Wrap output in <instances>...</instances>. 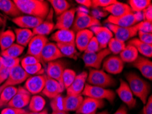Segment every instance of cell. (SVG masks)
Masks as SVG:
<instances>
[{
  "instance_id": "obj_48",
  "label": "cell",
  "mask_w": 152,
  "mask_h": 114,
  "mask_svg": "<svg viewBox=\"0 0 152 114\" xmlns=\"http://www.w3.org/2000/svg\"><path fill=\"white\" fill-rule=\"evenodd\" d=\"M116 0H91V8H104L111 4L115 3Z\"/></svg>"
},
{
  "instance_id": "obj_14",
  "label": "cell",
  "mask_w": 152,
  "mask_h": 114,
  "mask_svg": "<svg viewBox=\"0 0 152 114\" xmlns=\"http://www.w3.org/2000/svg\"><path fill=\"white\" fill-rule=\"evenodd\" d=\"M48 43L49 39L47 38V36H34L28 44L27 55L38 58L41 62V53L44 47Z\"/></svg>"
},
{
  "instance_id": "obj_9",
  "label": "cell",
  "mask_w": 152,
  "mask_h": 114,
  "mask_svg": "<svg viewBox=\"0 0 152 114\" xmlns=\"http://www.w3.org/2000/svg\"><path fill=\"white\" fill-rule=\"evenodd\" d=\"M107 27L112 32L114 36L113 38L118 40L124 42V43L134 38L138 34L137 30L136 29L134 26L122 27L113 24H107Z\"/></svg>"
},
{
  "instance_id": "obj_36",
  "label": "cell",
  "mask_w": 152,
  "mask_h": 114,
  "mask_svg": "<svg viewBox=\"0 0 152 114\" xmlns=\"http://www.w3.org/2000/svg\"><path fill=\"white\" fill-rule=\"evenodd\" d=\"M128 4L132 13H141L152 4L151 0H128Z\"/></svg>"
},
{
  "instance_id": "obj_32",
  "label": "cell",
  "mask_w": 152,
  "mask_h": 114,
  "mask_svg": "<svg viewBox=\"0 0 152 114\" xmlns=\"http://www.w3.org/2000/svg\"><path fill=\"white\" fill-rule=\"evenodd\" d=\"M15 42V32L11 29L0 31V49L1 51L6 50Z\"/></svg>"
},
{
  "instance_id": "obj_51",
  "label": "cell",
  "mask_w": 152,
  "mask_h": 114,
  "mask_svg": "<svg viewBox=\"0 0 152 114\" xmlns=\"http://www.w3.org/2000/svg\"><path fill=\"white\" fill-rule=\"evenodd\" d=\"M143 114H152V96H149L142 109Z\"/></svg>"
},
{
  "instance_id": "obj_46",
  "label": "cell",
  "mask_w": 152,
  "mask_h": 114,
  "mask_svg": "<svg viewBox=\"0 0 152 114\" xmlns=\"http://www.w3.org/2000/svg\"><path fill=\"white\" fill-rule=\"evenodd\" d=\"M101 50L100 48V45L97 40V39L96 38L95 36H94L91 38V40L89 41V43L87 45L86 49L84 51L85 53H96L98 52L99 51Z\"/></svg>"
},
{
  "instance_id": "obj_33",
  "label": "cell",
  "mask_w": 152,
  "mask_h": 114,
  "mask_svg": "<svg viewBox=\"0 0 152 114\" xmlns=\"http://www.w3.org/2000/svg\"><path fill=\"white\" fill-rule=\"evenodd\" d=\"M119 57L124 63H132L139 57V53L134 46L127 45L119 53Z\"/></svg>"
},
{
  "instance_id": "obj_35",
  "label": "cell",
  "mask_w": 152,
  "mask_h": 114,
  "mask_svg": "<svg viewBox=\"0 0 152 114\" xmlns=\"http://www.w3.org/2000/svg\"><path fill=\"white\" fill-rule=\"evenodd\" d=\"M48 2L51 5L53 11L57 17L70 8V4L66 0H50Z\"/></svg>"
},
{
  "instance_id": "obj_42",
  "label": "cell",
  "mask_w": 152,
  "mask_h": 114,
  "mask_svg": "<svg viewBox=\"0 0 152 114\" xmlns=\"http://www.w3.org/2000/svg\"><path fill=\"white\" fill-rule=\"evenodd\" d=\"M23 69L29 76L40 75V74H45V69L41 63L31 65V66H25L23 67Z\"/></svg>"
},
{
  "instance_id": "obj_50",
  "label": "cell",
  "mask_w": 152,
  "mask_h": 114,
  "mask_svg": "<svg viewBox=\"0 0 152 114\" xmlns=\"http://www.w3.org/2000/svg\"><path fill=\"white\" fill-rule=\"evenodd\" d=\"M143 21L152 23V4L142 12Z\"/></svg>"
},
{
  "instance_id": "obj_26",
  "label": "cell",
  "mask_w": 152,
  "mask_h": 114,
  "mask_svg": "<svg viewBox=\"0 0 152 114\" xmlns=\"http://www.w3.org/2000/svg\"><path fill=\"white\" fill-rule=\"evenodd\" d=\"M94 37V34L90 29H83L75 33V45L76 48L80 52L85 51L89 41Z\"/></svg>"
},
{
  "instance_id": "obj_37",
  "label": "cell",
  "mask_w": 152,
  "mask_h": 114,
  "mask_svg": "<svg viewBox=\"0 0 152 114\" xmlns=\"http://www.w3.org/2000/svg\"><path fill=\"white\" fill-rule=\"evenodd\" d=\"M25 47L23 46L18 45L17 43H14L7 49L1 52V56L14 58L19 57L20 55H21L23 53Z\"/></svg>"
},
{
  "instance_id": "obj_25",
  "label": "cell",
  "mask_w": 152,
  "mask_h": 114,
  "mask_svg": "<svg viewBox=\"0 0 152 114\" xmlns=\"http://www.w3.org/2000/svg\"><path fill=\"white\" fill-rule=\"evenodd\" d=\"M50 39L56 44L75 45V32L72 29L57 30L50 36Z\"/></svg>"
},
{
  "instance_id": "obj_39",
  "label": "cell",
  "mask_w": 152,
  "mask_h": 114,
  "mask_svg": "<svg viewBox=\"0 0 152 114\" xmlns=\"http://www.w3.org/2000/svg\"><path fill=\"white\" fill-rule=\"evenodd\" d=\"M126 43L118 40L115 38H112L109 42L107 45V49L110 51V53L114 55L119 54L126 47Z\"/></svg>"
},
{
  "instance_id": "obj_44",
  "label": "cell",
  "mask_w": 152,
  "mask_h": 114,
  "mask_svg": "<svg viewBox=\"0 0 152 114\" xmlns=\"http://www.w3.org/2000/svg\"><path fill=\"white\" fill-rule=\"evenodd\" d=\"M137 32H145V33H151L152 32V23L146 21H141L134 25Z\"/></svg>"
},
{
  "instance_id": "obj_40",
  "label": "cell",
  "mask_w": 152,
  "mask_h": 114,
  "mask_svg": "<svg viewBox=\"0 0 152 114\" xmlns=\"http://www.w3.org/2000/svg\"><path fill=\"white\" fill-rule=\"evenodd\" d=\"M18 91V88L15 86H9L6 87L1 90L0 92V99L1 101L7 105L9 102L11 101V99L15 96L16 93Z\"/></svg>"
},
{
  "instance_id": "obj_57",
  "label": "cell",
  "mask_w": 152,
  "mask_h": 114,
  "mask_svg": "<svg viewBox=\"0 0 152 114\" xmlns=\"http://www.w3.org/2000/svg\"><path fill=\"white\" fill-rule=\"evenodd\" d=\"M29 114H49V113H48L47 110H43L42 111H40V112H36V113L29 112Z\"/></svg>"
},
{
  "instance_id": "obj_24",
  "label": "cell",
  "mask_w": 152,
  "mask_h": 114,
  "mask_svg": "<svg viewBox=\"0 0 152 114\" xmlns=\"http://www.w3.org/2000/svg\"><path fill=\"white\" fill-rule=\"evenodd\" d=\"M132 66L137 68L142 74V75L148 79L149 80L152 79V62L149 58L143 56H139L134 62L132 63Z\"/></svg>"
},
{
  "instance_id": "obj_27",
  "label": "cell",
  "mask_w": 152,
  "mask_h": 114,
  "mask_svg": "<svg viewBox=\"0 0 152 114\" xmlns=\"http://www.w3.org/2000/svg\"><path fill=\"white\" fill-rule=\"evenodd\" d=\"M103 9L113 17H120L128 13H132L128 4L122 3L118 1Z\"/></svg>"
},
{
  "instance_id": "obj_55",
  "label": "cell",
  "mask_w": 152,
  "mask_h": 114,
  "mask_svg": "<svg viewBox=\"0 0 152 114\" xmlns=\"http://www.w3.org/2000/svg\"><path fill=\"white\" fill-rule=\"evenodd\" d=\"M113 114H128L127 107L125 104H122Z\"/></svg>"
},
{
  "instance_id": "obj_10",
  "label": "cell",
  "mask_w": 152,
  "mask_h": 114,
  "mask_svg": "<svg viewBox=\"0 0 152 114\" xmlns=\"http://www.w3.org/2000/svg\"><path fill=\"white\" fill-rule=\"evenodd\" d=\"M116 94L127 107L130 109L135 107L137 100L134 99L128 84L125 81L120 79L119 88L116 90Z\"/></svg>"
},
{
  "instance_id": "obj_58",
  "label": "cell",
  "mask_w": 152,
  "mask_h": 114,
  "mask_svg": "<svg viewBox=\"0 0 152 114\" xmlns=\"http://www.w3.org/2000/svg\"><path fill=\"white\" fill-rule=\"evenodd\" d=\"M4 18H2L1 16H0V27H1L2 25H4Z\"/></svg>"
},
{
  "instance_id": "obj_59",
  "label": "cell",
  "mask_w": 152,
  "mask_h": 114,
  "mask_svg": "<svg viewBox=\"0 0 152 114\" xmlns=\"http://www.w3.org/2000/svg\"><path fill=\"white\" fill-rule=\"evenodd\" d=\"M4 106H6V104H4L3 102L1 101V99H0V108H1V107H3Z\"/></svg>"
},
{
  "instance_id": "obj_21",
  "label": "cell",
  "mask_w": 152,
  "mask_h": 114,
  "mask_svg": "<svg viewBox=\"0 0 152 114\" xmlns=\"http://www.w3.org/2000/svg\"><path fill=\"white\" fill-rule=\"evenodd\" d=\"M87 72L83 71L79 74H77L75 80L72 84L66 89L67 95L71 96H79L82 95V92L83 91L85 85L86 84L87 78Z\"/></svg>"
},
{
  "instance_id": "obj_6",
  "label": "cell",
  "mask_w": 152,
  "mask_h": 114,
  "mask_svg": "<svg viewBox=\"0 0 152 114\" xmlns=\"http://www.w3.org/2000/svg\"><path fill=\"white\" fill-rule=\"evenodd\" d=\"M110 51L107 48L101 49L96 53H84L82 59L85 67L92 68L93 69H100L104 60L110 55Z\"/></svg>"
},
{
  "instance_id": "obj_63",
  "label": "cell",
  "mask_w": 152,
  "mask_h": 114,
  "mask_svg": "<svg viewBox=\"0 0 152 114\" xmlns=\"http://www.w3.org/2000/svg\"><path fill=\"white\" fill-rule=\"evenodd\" d=\"M92 114H96V113H92Z\"/></svg>"
},
{
  "instance_id": "obj_54",
  "label": "cell",
  "mask_w": 152,
  "mask_h": 114,
  "mask_svg": "<svg viewBox=\"0 0 152 114\" xmlns=\"http://www.w3.org/2000/svg\"><path fill=\"white\" fill-rule=\"evenodd\" d=\"M76 2L87 8H91V0H76Z\"/></svg>"
},
{
  "instance_id": "obj_11",
  "label": "cell",
  "mask_w": 152,
  "mask_h": 114,
  "mask_svg": "<svg viewBox=\"0 0 152 114\" xmlns=\"http://www.w3.org/2000/svg\"><path fill=\"white\" fill-rule=\"evenodd\" d=\"M124 67V62L117 55H109L102 62L103 71L109 74H120Z\"/></svg>"
},
{
  "instance_id": "obj_61",
  "label": "cell",
  "mask_w": 152,
  "mask_h": 114,
  "mask_svg": "<svg viewBox=\"0 0 152 114\" xmlns=\"http://www.w3.org/2000/svg\"><path fill=\"white\" fill-rule=\"evenodd\" d=\"M2 68V64H1V56L0 55V70Z\"/></svg>"
},
{
  "instance_id": "obj_64",
  "label": "cell",
  "mask_w": 152,
  "mask_h": 114,
  "mask_svg": "<svg viewBox=\"0 0 152 114\" xmlns=\"http://www.w3.org/2000/svg\"><path fill=\"white\" fill-rule=\"evenodd\" d=\"M75 114H79V113H75Z\"/></svg>"
},
{
  "instance_id": "obj_60",
  "label": "cell",
  "mask_w": 152,
  "mask_h": 114,
  "mask_svg": "<svg viewBox=\"0 0 152 114\" xmlns=\"http://www.w3.org/2000/svg\"><path fill=\"white\" fill-rule=\"evenodd\" d=\"M96 114H109V112H108V111H102V112H99Z\"/></svg>"
},
{
  "instance_id": "obj_16",
  "label": "cell",
  "mask_w": 152,
  "mask_h": 114,
  "mask_svg": "<svg viewBox=\"0 0 152 114\" xmlns=\"http://www.w3.org/2000/svg\"><path fill=\"white\" fill-rule=\"evenodd\" d=\"M65 69V64L61 60H57L55 61L48 62L47 70H46V75L47 76V77L58 81L60 84L63 85L62 76Z\"/></svg>"
},
{
  "instance_id": "obj_41",
  "label": "cell",
  "mask_w": 152,
  "mask_h": 114,
  "mask_svg": "<svg viewBox=\"0 0 152 114\" xmlns=\"http://www.w3.org/2000/svg\"><path fill=\"white\" fill-rule=\"evenodd\" d=\"M77 73L75 71L70 68H66L62 76V83L65 89H67L75 80Z\"/></svg>"
},
{
  "instance_id": "obj_53",
  "label": "cell",
  "mask_w": 152,
  "mask_h": 114,
  "mask_svg": "<svg viewBox=\"0 0 152 114\" xmlns=\"http://www.w3.org/2000/svg\"><path fill=\"white\" fill-rule=\"evenodd\" d=\"M9 73H10V69L2 67L0 70V85L3 84L8 79Z\"/></svg>"
},
{
  "instance_id": "obj_13",
  "label": "cell",
  "mask_w": 152,
  "mask_h": 114,
  "mask_svg": "<svg viewBox=\"0 0 152 114\" xmlns=\"http://www.w3.org/2000/svg\"><path fill=\"white\" fill-rule=\"evenodd\" d=\"M31 94L24 87H19L11 101L7 104L9 107L23 109L29 104L31 99Z\"/></svg>"
},
{
  "instance_id": "obj_45",
  "label": "cell",
  "mask_w": 152,
  "mask_h": 114,
  "mask_svg": "<svg viewBox=\"0 0 152 114\" xmlns=\"http://www.w3.org/2000/svg\"><path fill=\"white\" fill-rule=\"evenodd\" d=\"M63 100L64 96L61 94L51 99L50 103V106L52 111H61L63 109Z\"/></svg>"
},
{
  "instance_id": "obj_31",
  "label": "cell",
  "mask_w": 152,
  "mask_h": 114,
  "mask_svg": "<svg viewBox=\"0 0 152 114\" xmlns=\"http://www.w3.org/2000/svg\"><path fill=\"white\" fill-rule=\"evenodd\" d=\"M0 10L13 18L21 16L22 14L12 0H0Z\"/></svg>"
},
{
  "instance_id": "obj_18",
  "label": "cell",
  "mask_w": 152,
  "mask_h": 114,
  "mask_svg": "<svg viewBox=\"0 0 152 114\" xmlns=\"http://www.w3.org/2000/svg\"><path fill=\"white\" fill-rule=\"evenodd\" d=\"M77 12V8H70L68 10L57 17L55 24V29L57 30L70 29L72 28Z\"/></svg>"
},
{
  "instance_id": "obj_22",
  "label": "cell",
  "mask_w": 152,
  "mask_h": 114,
  "mask_svg": "<svg viewBox=\"0 0 152 114\" xmlns=\"http://www.w3.org/2000/svg\"><path fill=\"white\" fill-rule=\"evenodd\" d=\"M64 89L65 88L64 85L60 84L58 81L47 77L45 88L41 93L49 99H53L60 95L64 92Z\"/></svg>"
},
{
  "instance_id": "obj_34",
  "label": "cell",
  "mask_w": 152,
  "mask_h": 114,
  "mask_svg": "<svg viewBox=\"0 0 152 114\" xmlns=\"http://www.w3.org/2000/svg\"><path fill=\"white\" fill-rule=\"evenodd\" d=\"M46 105L45 99L40 95H33L31 97L30 101L29 103V109L30 112H40L44 110Z\"/></svg>"
},
{
  "instance_id": "obj_2",
  "label": "cell",
  "mask_w": 152,
  "mask_h": 114,
  "mask_svg": "<svg viewBox=\"0 0 152 114\" xmlns=\"http://www.w3.org/2000/svg\"><path fill=\"white\" fill-rule=\"evenodd\" d=\"M126 78L133 95L139 98L142 103L145 104L151 91L149 83L137 73L132 72L126 74Z\"/></svg>"
},
{
  "instance_id": "obj_15",
  "label": "cell",
  "mask_w": 152,
  "mask_h": 114,
  "mask_svg": "<svg viewBox=\"0 0 152 114\" xmlns=\"http://www.w3.org/2000/svg\"><path fill=\"white\" fill-rule=\"evenodd\" d=\"M105 103L103 100L95 99L93 98L86 97L83 99L79 108L77 111L79 114H92L96 113L98 109L104 107Z\"/></svg>"
},
{
  "instance_id": "obj_3",
  "label": "cell",
  "mask_w": 152,
  "mask_h": 114,
  "mask_svg": "<svg viewBox=\"0 0 152 114\" xmlns=\"http://www.w3.org/2000/svg\"><path fill=\"white\" fill-rule=\"evenodd\" d=\"M87 84L107 88L108 87H113L117 84V81L115 79L108 74L100 69L91 68L87 74Z\"/></svg>"
},
{
  "instance_id": "obj_38",
  "label": "cell",
  "mask_w": 152,
  "mask_h": 114,
  "mask_svg": "<svg viewBox=\"0 0 152 114\" xmlns=\"http://www.w3.org/2000/svg\"><path fill=\"white\" fill-rule=\"evenodd\" d=\"M64 57H67L73 60L77 59V50L75 45L56 44Z\"/></svg>"
},
{
  "instance_id": "obj_17",
  "label": "cell",
  "mask_w": 152,
  "mask_h": 114,
  "mask_svg": "<svg viewBox=\"0 0 152 114\" xmlns=\"http://www.w3.org/2000/svg\"><path fill=\"white\" fill-rule=\"evenodd\" d=\"M89 29L93 32L94 36L97 39L100 49H107L109 42L110 39L113 38L112 32L107 27L101 25L92 27Z\"/></svg>"
},
{
  "instance_id": "obj_5",
  "label": "cell",
  "mask_w": 152,
  "mask_h": 114,
  "mask_svg": "<svg viewBox=\"0 0 152 114\" xmlns=\"http://www.w3.org/2000/svg\"><path fill=\"white\" fill-rule=\"evenodd\" d=\"M82 95L86 97L93 98L98 100H107L110 103H113L115 99V92L107 88L96 87L89 84H85Z\"/></svg>"
},
{
  "instance_id": "obj_8",
  "label": "cell",
  "mask_w": 152,
  "mask_h": 114,
  "mask_svg": "<svg viewBox=\"0 0 152 114\" xmlns=\"http://www.w3.org/2000/svg\"><path fill=\"white\" fill-rule=\"evenodd\" d=\"M47 79L46 74L30 76L25 81L24 88L31 95H37L42 92Z\"/></svg>"
},
{
  "instance_id": "obj_28",
  "label": "cell",
  "mask_w": 152,
  "mask_h": 114,
  "mask_svg": "<svg viewBox=\"0 0 152 114\" xmlns=\"http://www.w3.org/2000/svg\"><path fill=\"white\" fill-rule=\"evenodd\" d=\"M83 97L82 95L79 96H71L67 95L64 97L63 109L66 112L69 111H77L79 109L80 104L83 102Z\"/></svg>"
},
{
  "instance_id": "obj_29",
  "label": "cell",
  "mask_w": 152,
  "mask_h": 114,
  "mask_svg": "<svg viewBox=\"0 0 152 114\" xmlns=\"http://www.w3.org/2000/svg\"><path fill=\"white\" fill-rule=\"evenodd\" d=\"M16 43L25 47L34 36L31 29L16 28L15 29Z\"/></svg>"
},
{
  "instance_id": "obj_4",
  "label": "cell",
  "mask_w": 152,
  "mask_h": 114,
  "mask_svg": "<svg viewBox=\"0 0 152 114\" xmlns=\"http://www.w3.org/2000/svg\"><path fill=\"white\" fill-rule=\"evenodd\" d=\"M98 25H100V21L97 18L89 15L84 12L77 10L72 26V30L77 33V32L81 30L90 29L92 27Z\"/></svg>"
},
{
  "instance_id": "obj_12",
  "label": "cell",
  "mask_w": 152,
  "mask_h": 114,
  "mask_svg": "<svg viewBox=\"0 0 152 114\" xmlns=\"http://www.w3.org/2000/svg\"><path fill=\"white\" fill-rule=\"evenodd\" d=\"M105 23L107 24H113L119 27H134L137 24L138 21L137 15L134 13H130L126 15L120 16V17H113L110 15L107 18Z\"/></svg>"
},
{
  "instance_id": "obj_30",
  "label": "cell",
  "mask_w": 152,
  "mask_h": 114,
  "mask_svg": "<svg viewBox=\"0 0 152 114\" xmlns=\"http://www.w3.org/2000/svg\"><path fill=\"white\" fill-rule=\"evenodd\" d=\"M128 45H131L140 53L142 56L147 58L152 57V45H148L140 41L139 38H132L128 42Z\"/></svg>"
},
{
  "instance_id": "obj_7",
  "label": "cell",
  "mask_w": 152,
  "mask_h": 114,
  "mask_svg": "<svg viewBox=\"0 0 152 114\" xmlns=\"http://www.w3.org/2000/svg\"><path fill=\"white\" fill-rule=\"evenodd\" d=\"M28 74L25 71L23 68L19 65L15 68L10 70V73L6 81L0 85V92L1 90L9 86H15L25 82L29 77Z\"/></svg>"
},
{
  "instance_id": "obj_20",
  "label": "cell",
  "mask_w": 152,
  "mask_h": 114,
  "mask_svg": "<svg viewBox=\"0 0 152 114\" xmlns=\"http://www.w3.org/2000/svg\"><path fill=\"white\" fill-rule=\"evenodd\" d=\"M45 19L32 17L29 15H21L19 17L13 18L12 21L19 27V28L34 29L38 27L40 23H42Z\"/></svg>"
},
{
  "instance_id": "obj_52",
  "label": "cell",
  "mask_w": 152,
  "mask_h": 114,
  "mask_svg": "<svg viewBox=\"0 0 152 114\" xmlns=\"http://www.w3.org/2000/svg\"><path fill=\"white\" fill-rule=\"evenodd\" d=\"M25 109H15L12 107H8L4 108L3 110L1 111L0 114H20L23 112Z\"/></svg>"
},
{
  "instance_id": "obj_19",
  "label": "cell",
  "mask_w": 152,
  "mask_h": 114,
  "mask_svg": "<svg viewBox=\"0 0 152 114\" xmlns=\"http://www.w3.org/2000/svg\"><path fill=\"white\" fill-rule=\"evenodd\" d=\"M64 57L58 46L55 43H48L41 53V62L48 63Z\"/></svg>"
},
{
  "instance_id": "obj_1",
  "label": "cell",
  "mask_w": 152,
  "mask_h": 114,
  "mask_svg": "<svg viewBox=\"0 0 152 114\" xmlns=\"http://www.w3.org/2000/svg\"><path fill=\"white\" fill-rule=\"evenodd\" d=\"M20 13L45 19L50 10L49 3L44 0H15Z\"/></svg>"
},
{
  "instance_id": "obj_56",
  "label": "cell",
  "mask_w": 152,
  "mask_h": 114,
  "mask_svg": "<svg viewBox=\"0 0 152 114\" xmlns=\"http://www.w3.org/2000/svg\"><path fill=\"white\" fill-rule=\"evenodd\" d=\"M51 114H68V112H66V111L64 110L61 111H53Z\"/></svg>"
},
{
  "instance_id": "obj_43",
  "label": "cell",
  "mask_w": 152,
  "mask_h": 114,
  "mask_svg": "<svg viewBox=\"0 0 152 114\" xmlns=\"http://www.w3.org/2000/svg\"><path fill=\"white\" fill-rule=\"evenodd\" d=\"M20 63V59L19 57L14 58L9 57L1 56V64L2 67L8 69H12L15 67L19 66Z\"/></svg>"
},
{
  "instance_id": "obj_49",
  "label": "cell",
  "mask_w": 152,
  "mask_h": 114,
  "mask_svg": "<svg viewBox=\"0 0 152 114\" xmlns=\"http://www.w3.org/2000/svg\"><path fill=\"white\" fill-rule=\"evenodd\" d=\"M139 39L142 43L152 45V34L151 33H145V32H138Z\"/></svg>"
},
{
  "instance_id": "obj_47",
  "label": "cell",
  "mask_w": 152,
  "mask_h": 114,
  "mask_svg": "<svg viewBox=\"0 0 152 114\" xmlns=\"http://www.w3.org/2000/svg\"><path fill=\"white\" fill-rule=\"evenodd\" d=\"M39 63H41V62L40 60L38 59V58L32 56V55H27L23 58V59L20 60V64L21 67L23 68L25 66H31V65L34 64H39Z\"/></svg>"
},
{
  "instance_id": "obj_62",
  "label": "cell",
  "mask_w": 152,
  "mask_h": 114,
  "mask_svg": "<svg viewBox=\"0 0 152 114\" xmlns=\"http://www.w3.org/2000/svg\"><path fill=\"white\" fill-rule=\"evenodd\" d=\"M20 114H29V112H28V111H27L26 110H25L23 112L21 113Z\"/></svg>"
},
{
  "instance_id": "obj_23",
  "label": "cell",
  "mask_w": 152,
  "mask_h": 114,
  "mask_svg": "<svg viewBox=\"0 0 152 114\" xmlns=\"http://www.w3.org/2000/svg\"><path fill=\"white\" fill-rule=\"evenodd\" d=\"M53 11L50 9L49 15L43 21L42 23H40L38 27L32 29L34 36H47L49 35L55 29V23L53 21Z\"/></svg>"
}]
</instances>
